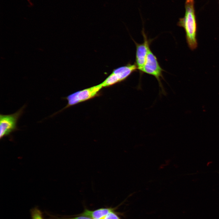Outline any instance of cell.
I'll return each mask as SVG.
<instances>
[{
    "mask_svg": "<svg viewBox=\"0 0 219 219\" xmlns=\"http://www.w3.org/2000/svg\"><path fill=\"white\" fill-rule=\"evenodd\" d=\"M185 13L184 17L179 19L178 26L184 29L188 46L192 50L196 49L198 45L196 38L197 26L194 8V0H186Z\"/></svg>",
    "mask_w": 219,
    "mask_h": 219,
    "instance_id": "1",
    "label": "cell"
},
{
    "mask_svg": "<svg viewBox=\"0 0 219 219\" xmlns=\"http://www.w3.org/2000/svg\"><path fill=\"white\" fill-rule=\"evenodd\" d=\"M103 88L102 83L78 91L64 98L68 101L66 106L51 116L61 112L64 109L79 103L90 100L100 95V91Z\"/></svg>",
    "mask_w": 219,
    "mask_h": 219,
    "instance_id": "2",
    "label": "cell"
},
{
    "mask_svg": "<svg viewBox=\"0 0 219 219\" xmlns=\"http://www.w3.org/2000/svg\"><path fill=\"white\" fill-rule=\"evenodd\" d=\"M163 71L156 57L150 48L145 63L141 73H146L154 76L158 81L161 91L163 94H165V92L161 82V79H164L162 75Z\"/></svg>",
    "mask_w": 219,
    "mask_h": 219,
    "instance_id": "3",
    "label": "cell"
},
{
    "mask_svg": "<svg viewBox=\"0 0 219 219\" xmlns=\"http://www.w3.org/2000/svg\"><path fill=\"white\" fill-rule=\"evenodd\" d=\"M25 107L23 106L16 113L9 115H0V137L9 135L12 132L18 130V120L23 114Z\"/></svg>",
    "mask_w": 219,
    "mask_h": 219,
    "instance_id": "4",
    "label": "cell"
},
{
    "mask_svg": "<svg viewBox=\"0 0 219 219\" xmlns=\"http://www.w3.org/2000/svg\"><path fill=\"white\" fill-rule=\"evenodd\" d=\"M144 37V42L139 43L134 40L136 46V52L135 63L137 70L140 72L145 63L149 47V41L144 33V30L142 31Z\"/></svg>",
    "mask_w": 219,
    "mask_h": 219,
    "instance_id": "5",
    "label": "cell"
},
{
    "mask_svg": "<svg viewBox=\"0 0 219 219\" xmlns=\"http://www.w3.org/2000/svg\"><path fill=\"white\" fill-rule=\"evenodd\" d=\"M137 70L135 63H129L113 70L112 72L118 80L119 82L125 80L134 72Z\"/></svg>",
    "mask_w": 219,
    "mask_h": 219,
    "instance_id": "6",
    "label": "cell"
},
{
    "mask_svg": "<svg viewBox=\"0 0 219 219\" xmlns=\"http://www.w3.org/2000/svg\"><path fill=\"white\" fill-rule=\"evenodd\" d=\"M114 210L111 208H102L94 210L85 209L82 213L77 215L85 216L93 219H102Z\"/></svg>",
    "mask_w": 219,
    "mask_h": 219,
    "instance_id": "7",
    "label": "cell"
},
{
    "mask_svg": "<svg viewBox=\"0 0 219 219\" xmlns=\"http://www.w3.org/2000/svg\"><path fill=\"white\" fill-rule=\"evenodd\" d=\"M30 213L32 219H44L41 211L37 207L31 209Z\"/></svg>",
    "mask_w": 219,
    "mask_h": 219,
    "instance_id": "8",
    "label": "cell"
},
{
    "mask_svg": "<svg viewBox=\"0 0 219 219\" xmlns=\"http://www.w3.org/2000/svg\"><path fill=\"white\" fill-rule=\"evenodd\" d=\"M49 219H93L88 217L80 216L72 217H58L54 216H51Z\"/></svg>",
    "mask_w": 219,
    "mask_h": 219,
    "instance_id": "9",
    "label": "cell"
},
{
    "mask_svg": "<svg viewBox=\"0 0 219 219\" xmlns=\"http://www.w3.org/2000/svg\"><path fill=\"white\" fill-rule=\"evenodd\" d=\"M102 219H121L114 211V210L109 212Z\"/></svg>",
    "mask_w": 219,
    "mask_h": 219,
    "instance_id": "10",
    "label": "cell"
}]
</instances>
